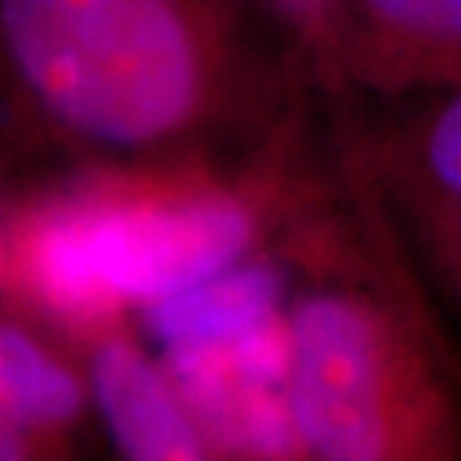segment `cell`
I'll return each instance as SVG.
<instances>
[{
    "instance_id": "1",
    "label": "cell",
    "mask_w": 461,
    "mask_h": 461,
    "mask_svg": "<svg viewBox=\"0 0 461 461\" xmlns=\"http://www.w3.org/2000/svg\"><path fill=\"white\" fill-rule=\"evenodd\" d=\"M259 0H0V139L69 167L241 165L311 129Z\"/></svg>"
},
{
    "instance_id": "2",
    "label": "cell",
    "mask_w": 461,
    "mask_h": 461,
    "mask_svg": "<svg viewBox=\"0 0 461 461\" xmlns=\"http://www.w3.org/2000/svg\"><path fill=\"white\" fill-rule=\"evenodd\" d=\"M311 133L241 165L69 167L0 205V293L80 346L262 251L329 180Z\"/></svg>"
},
{
    "instance_id": "3",
    "label": "cell",
    "mask_w": 461,
    "mask_h": 461,
    "mask_svg": "<svg viewBox=\"0 0 461 461\" xmlns=\"http://www.w3.org/2000/svg\"><path fill=\"white\" fill-rule=\"evenodd\" d=\"M359 213L329 190L277 236L293 264L285 308L287 405L308 459H461V384L438 330L387 249V211L354 180Z\"/></svg>"
},
{
    "instance_id": "4",
    "label": "cell",
    "mask_w": 461,
    "mask_h": 461,
    "mask_svg": "<svg viewBox=\"0 0 461 461\" xmlns=\"http://www.w3.org/2000/svg\"><path fill=\"white\" fill-rule=\"evenodd\" d=\"M339 103H420L461 87V0H330Z\"/></svg>"
},
{
    "instance_id": "5",
    "label": "cell",
    "mask_w": 461,
    "mask_h": 461,
    "mask_svg": "<svg viewBox=\"0 0 461 461\" xmlns=\"http://www.w3.org/2000/svg\"><path fill=\"white\" fill-rule=\"evenodd\" d=\"M90 402L115 451L136 461L215 459L162 359L115 326L80 344Z\"/></svg>"
},
{
    "instance_id": "6",
    "label": "cell",
    "mask_w": 461,
    "mask_h": 461,
    "mask_svg": "<svg viewBox=\"0 0 461 461\" xmlns=\"http://www.w3.org/2000/svg\"><path fill=\"white\" fill-rule=\"evenodd\" d=\"M420 103L393 131L344 133L341 157L379 198L429 218L461 198V87Z\"/></svg>"
},
{
    "instance_id": "7",
    "label": "cell",
    "mask_w": 461,
    "mask_h": 461,
    "mask_svg": "<svg viewBox=\"0 0 461 461\" xmlns=\"http://www.w3.org/2000/svg\"><path fill=\"white\" fill-rule=\"evenodd\" d=\"M293 280V264L275 239L262 251L154 300L136 315L159 351L226 346L285 313Z\"/></svg>"
},
{
    "instance_id": "8",
    "label": "cell",
    "mask_w": 461,
    "mask_h": 461,
    "mask_svg": "<svg viewBox=\"0 0 461 461\" xmlns=\"http://www.w3.org/2000/svg\"><path fill=\"white\" fill-rule=\"evenodd\" d=\"M39 326L11 303L0 308V426L32 433L59 456L93 402L83 364Z\"/></svg>"
},
{
    "instance_id": "9",
    "label": "cell",
    "mask_w": 461,
    "mask_h": 461,
    "mask_svg": "<svg viewBox=\"0 0 461 461\" xmlns=\"http://www.w3.org/2000/svg\"><path fill=\"white\" fill-rule=\"evenodd\" d=\"M259 5L305 57L321 95L339 103L330 44V0H259Z\"/></svg>"
},
{
    "instance_id": "10",
    "label": "cell",
    "mask_w": 461,
    "mask_h": 461,
    "mask_svg": "<svg viewBox=\"0 0 461 461\" xmlns=\"http://www.w3.org/2000/svg\"><path fill=\"white\" fill-rule=\"evenodd\" d=\"M41 456H57V454L51 451V446L32 433L0 426V461L41 459Z\"/></svg>"
},
{
    "instance_id": "11",
    "label": "cell",
    "mask_w": 461,
    "mask_h": 461,
    "mask_svg": "<svg viewBox=\"0 0 461 461\" xmlns=\"http://www.w3.org/2000/svg\"><path fill=\"white\" fill-rule=\"evenodd\" d=\"M433 215L438 218V223H446L444 230H448V244H451V254H454V267H459L461 275V198Z\"/></svg>"
},
{
    "instance_id": "12",
    "label": "cell",
    "mask_w": 461,
    "mask_h": 461,
    "mask_svg": "<svg viewBox=\"0 0 461 461\" xmlns=\"http://www.w3.org/2000/svg\"><path fill=\"white\" fill-rule=\"evenodd\" d=\"M0 259H3V241H0Z\"/></svg>"
}]
</instances>
